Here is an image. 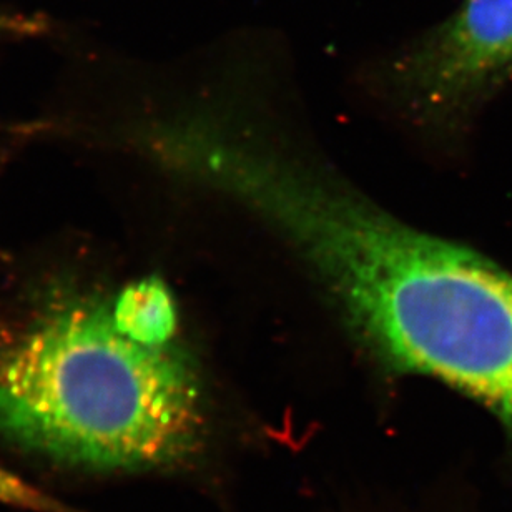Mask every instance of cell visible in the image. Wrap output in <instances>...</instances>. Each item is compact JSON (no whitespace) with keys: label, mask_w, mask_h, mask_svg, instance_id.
I'll return each instance as SVG.
<instances>
[{"label":"cell","mask_w":512,"mask_h":512,"mask_svg":"<svg viewBox=\"0 0 512 512\" xmlns=\"http://www.w3.org/2000/svg\"><path fill=\"white\" fill-rule=\"evenodd\" d=\"M202 428L187 361L127 338L100 301L55 308L0 356V431L60 463L172 466L197 451Z\"/></svg>","instance_id":"cell-1"},{"label":"cell","mask_w":512,"mask_h":512,"mask_svg":"<svg viewBox=\"0 0 512 512\" xmlns=\"http://www.w3.org/2000/svg\"><path fill=\"white\" fill-rule=\"evenodd\" d=\"M512 70V0H464L451 17L406 45L386 74L414 107L448 114Z\"/></svg>","instance_id":"cell-2"},{"label":"cell","mask_w":512,"mask_h":512,"mask_svg":"<svg viewBox=\"0 0 512 512\" xmlns=\"http://www.w3.org/2000/svg\"><path fill=\"white\" fill-rule=\"evenodd\" d=\"M120 333L145 346H167L177 330V308L162 280L128 285L110 305Z\"/></svg>","instance_id":"cell-3"},{"label":"cell","mask_w":512,"mask_h":512,"mask_svg":"<svg viewBox=\"0 0 512 512\" xmlns=\"http://www.w3.org/2000/svg\"><path fill=\"white\" fill-rule=\"evenodd\" d=\"M0 501L17 504L22 508L39 509L44 512H77L70 511L64 504L57 503L29 484L22 483L19 478L5 473L0 469Z\"/></svg>","instance_id":"cell-4"},{"label":"cell","mask_w":512,"mask_h":512,"mask_svg":"<svg viewBox=\"0 0 512 512\" xmlns=\"http://www.w3.org/2000/svg\"><path fill=\"white\" fill-rule=\"evenodd\" d=\"M44 29V24L37 19H30L27 15L10 14L0 10V37L12 35H30Z\"/></svg>","instance_id":"cell-5"}]
</instances>
